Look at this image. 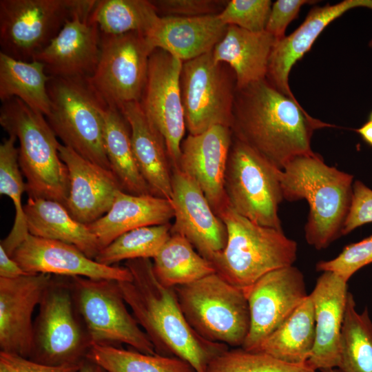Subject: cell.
<instances>
[{"instance_id": "cell-13", "label": "cell", "mask_w": 372, "mask_h": 372, "mask_svg": "<svg viewBox=\"0 0 372 372\" xmlns=\"http://www.w3.org/2000/svg\"><path fill=\"white\" fill-rule=\"evenodd\" d=\"M101 34L99 61L87 81L106 107L120 110L125 104L141 101L154 50L141 32Z\"/></svg>"}, {"instance_id": "cell-17", "label": "cell", "mask_w": 372, "mask_h": 372, "mask_svg": "<svg viewBox=\"0 0 372 372\" xmlns=\"http://www.w3.org/2000/svg\"><path fill=\"white\" fill-rule=\"evenodd\" d=\"M96 1L76 11L57 36L33 61L41 62L52 77L87 79L98 65L101 49V32L90 20Z\"/></svg>"}, {"instance_id": "cell-8", "label": "cell", "mask_w": 372, "mask_h": 372, "mask_svg": "<svg viewBox=\"0 0 372 372\" xmlns=\"http://www.w3.org/2000/svg\"><path fill=\"white\" fill-rule=\"evenodd\" d=\"M92 345L75 306L70 277L52 276L34 320L28 359L50 366L81 365Z\"/></svg>"}, {"instance_id": "cell-31", "label": "cell", "mask_w": 372, "mask_h": 372, "mask_svg": "<svg viewBox=\"0 0 372 372\" xmlns=\"http://www.w3.org/2000/svg\"><path fill=\"white\" fill-rule=\"evenodd\" d=\"M50 79L41 62L23 61L0 52V99L2 103L17 98L47 116L50 112L47 88Z\"/></svg>"}, {"instance_id": "cell-33", "label": "cell", "mask_w": 372, "mask_h": 372, "mask_svg": "<svg viewBox=\"0 0 372 372\" xmlns=\"http://www.w3.org/2000/svg\"><path fill=\"white\" fill-rule=\"evenodd\" d=\"M90 20L102 34L119 35L132 32L147 34L157 23L158 14L152 1H96Z\"/></svg>"}, {"instance_id": "cell-21", "label": "cell", "mask_w": 372, "mask_h": 372, "mask_svg": "<svg viewBox=\"0 0 372 372\" xmlns=\"http://www.w3.org/2000/svg\"><path fill=\"white\" fill-rule=\"evenodd\" d=\"M59 153L69 174L65 207L74 219L90 225L110 210L116 194L123 189L112 170L83 158L61 143Z\"/></svg>"}, {"instance_id": "cell-18", "label": "cell", "mask_w": 372, "mask_h": 372, "mask_svg": "<svg viewBox=\"0 0 372 372\" xmlns=\"http://www.w3.org/2000/svg\"><path fill=\"white\" fill-rule=\"evenodd\" d=\"M233 133L230 127L215 125L183 140L178 167L201 188L214 211L229 205L225 187V173Z\"/></svg>"}, {"instance_id": "cell-34", "label": "cell", "mask_w": 372, "mask_h": 372, "mask_svg": "<svg viewBox=\"0 0 372 372\" xmlns=\"http://www.w3.org/2000/svg\"><path fill=\"white\" fill-rule=\"evenodd\" d=\"M340 372H372V321L366 308L355 309L353 295L349 292L342 328Z\"/></svg>"}, {"instance_id": "cell-5", "label": "cell", "mask_w": 372, "mask_h": 372, "mask_svg": "<svg viewBox=\"0 0 372 372\" xmlns=\"http://www.w3.org/2000/svg\"><path fill=\"white\" fill-rule=\"evenodd\" d=\"M218 216L226 227L227 240L210 262L231 285L245 291L267 273L292 266L296 261L297 242L282 229L256 224L229 205Z\"/></svg>"}, {"instance_id": "cell-44", "label": "cell", "mask_w": 372, "mask_h": 372, "mask_svg": "<svg viewBox=\"0 0 372 372\" xmlns=\"http://www.w3.org/2000/svg\"><path fill=\"white\" fill-rule=\"evenodd\" d=\"M0 362L12 372H78L81 365L50 366L17 355L0 352Z\"/></svg>"}, {"instance_id": "cell-2", "label": "cell", "mask_w": 372, "mask_h": 372, "mask_svg": "<svg viewBox=\"0 0 372 372\" xmlns=\"http://www.w3.org/2000/svg\"><path fill=\"white\" fill-rule=\"evenodd\" d=\"M131 281H118L125 301L156 353L179 358L196 372H207L209 362L229 349L201 338L189 324L174 288L164 287L156 278L149 258L125 262Z\"/></svg>"}, {"instance_id": "cell-49", "label": "cell", "mask_w": 372, "mask_h": 372, "mask_svg": "<svg viewBox=\"0 0 372 372\" xmlns=\"http://www.w3.org/2000/svg\"><path fill=\"white\" fill-rule=\"evenodd\" d=\"M321 372H340L337 368L323 369L320 371Z\"/></svg>"}, {"instance_id": "cell-36", "label": "cell", "mask_w": 372, "mask_h": 372, "mask_svg": "<svg viewBox=\"0 0 372 372\" xmlns=\"http://www.w3.org/2000/svg\"><path fill=\"white\" fill-rule=\"evenodd\" d=\"M87 358L107 372H196L175 356L146 354L110 344H92Z\"/></svg>"}, {"instance_id": "cell-35", "label": "cell", "mask_w": 372, "mask_h": 372, "mask_svg": "<svg viewBox=\"0 0 372 372\" xmlns=\"http://www.w3.org/2000/svg\"><path fill=\"white\" fill-rule=\"evenodd\" d=\"M17 138L9 136L0 145V194L8 196L12 201L15 216L12 227L8 236L1 240L0 245L12 256L16 249L30 234L27 226L22 194L26 192L18 161Z\"/></svg>"}, {"instance_id": "cell-48", "label": "cell", "mask_w": 372, "mask_h": 372, "mask_svg": "<svg viewBox=\"0 0 372 372\" xmlns=\"http://www.w3.org/2000/svg\"><path fill=\"white\" fill-rule=\"evenodd\" d=\"M0 372H12L6 366L0 362Z\"/></svg>"}, {"instance_id": "cell-10", "label": "cell", "mask_w": 372, "mask_h": 372, "mask_svg": "<svg viewBox=\"0 0 372 372\" xmlns=\"http://www.w3.org/2000/svg\"><path fill=\"white\" fill-rule=\"evenodd\" d=\"M74 303L92 344H126L146 354L154 344L127 309L118 281L70 277Z\"/></svg>"}, {"instance_id": "cell-11", "label": "cell", "mask_w": 372, "mask_h": 372, "mask_svg": "<svg viewBox=\"0 0 372 372\" xmlns=\"http://www.w3.org/2000/svg\"><path fill=\"white\" fill-rule=\"evenodd\" d=\"M92 2L1 0L0 52L17 60L33 61L76 11Z\"/></svg>"}, {"instance_id": "cell-22", "label": "cell", "mask_w": 372, "mask_h": 372, "mask_svg": "<svg viewBox=\"0 0 372 372\" xmlns=\"http://www.w3.org/2000/svg\"><path fill=\"white\" fill-rule=\"evenodd\" d=\"M347 282L336 273L324 271L310 293L315 313V343L307 363L313 369L337 368L348 297Z\"/></svg>"}, {"instance_id": "cell-43", "label": "cell", "mask_w": 372, "mask_h": 372, "mask_svg": "<svg viewBox=\"0 0 372 372\" xmlns=\"http://www.w3.org/2000/svg\"><path fill=\"white\" fill-rule=\"evenodd\" d=\"M314 1L278 0L272 3L265 30L273 35L277 41L284 39L289 24L298 15L300 8Z\"/></svg>"}, {"instance_id": "cell-1", "label": "cell", "mask_w": 372, "mask_h": 372, "mask_svg": "<svg viewBox=\"0 0 372 372\" xmlns=\"http://www.w3.org/2000/svg\"><path fill=\"white\" fill-rule=\"evenodd\" d=\"M333 126L311 117L267 78L236 88L233 136L280 169L297 156L314 154L311 147L314 130Z\"/></svg>"}, {"instance_id": "cell-24", "label": "cell", "mask_w": 372, "mask_h": 372, "mask_svg": "<svg viewBox=\"0 0 372 372\" xmlns=\"http://www.w3.org/2000/svg\"><path fill=\"white\" fill-rule=\"evenodd\" d=\"M227 28L218 14L160 17L145 37L153 50H163L185 62L211 52Z\"/></svg>"}, {"instance_id": "cell-32", "label": "cell", "mask_w": 372, "mask_h": 372, "mask_svg": "<svg viewBox=\"0 0 372 372\" xmlns=\"http://www.w3.org/2000/svg\"><path fill=\"white\" fill-rule=\"evenodd\" d=\"M153 270L165 287L187 285L216 273L213 264L198 251L184 236L171 234L153 258Z\"/></svg>"}, {"instance_id": "cell-19", "label": "cell", "mask_w": 372, "mask_h": 372, "mask_svg": "<svg viewBox=\"0 0 372 372\" xmlns=\"http://www.w3.org/2000/svg\"><path fill=\"white\" fill-rule=\"evenodd\" d=\"M28 273L131 281L126 267L107 266L87 257L75 246L29 234L11 256Z\"/></svg>"}, {"instance_id": "cell-9", "label": "cell", "mask_w": 372, "mask_h": 372, "mask_svg": "<svg viewBox=\"0 0 372 372\" xmlns=\"http://www.w3.org/2000/svg\"><path fill=\"white\" fill-rule=\"evenodd\" d=\"M280 173L279 168L233 136L225 180L229 206L256 224L282 229Z\"/></svg>"}, {"instance_id": "cell-4", "label": "cell", "mask_w": 372, "mask_h": 372, "mask_svg": "<svg viewBox=\"0 0 372 372\" xmlns=\"http://www.w3.org/2000/svg\"><path fill=\"white\" fill-rule=\"evenodd\" d=\"M0 109V125L19 140L18 161L30 197L65 205L70 189L68 170L59 153L60 143L45 116L17 98Z\"/></svg>"}, {"instance_id": "cell-42", "label": "cell", "mask_w": 372, "mask_h": 372, "mask_svg": "<svg viewBox=\"0 0 372 372\" xmlns=\"http://www.w3.org/2000/svg\"><path fill=\"white\" fill-rule=\"evenodd\" d=\"M372 223V189L360 180L353 185L351 207L344 221L342 236L366 223Z\"/></svg>"}, {"instance_id": "cell-16", "label": "cell", "mask_w": 372, "mask_h": 372, "mask_svg": "<svg viewBox=\"0 0 372 372\" xmlns=\"http://www.w3.org/2000/svg\"><path fill=\"white\" fill-rule=\"evenodd\" d=\"M174 223L171 234L186 238L197 251L211 260L227 243V229L198 183L179 168L172 174Z\"/></svg>"}, {"instance_id": "cell-30", "label": "cell", "mask_w": 372, "mask_h": 372, "mask_svg": "<svg viewBox=\"0 0 372 372\" xmlns=\"http://www.w3.org/2000/svg\"><path fill=\"white\" fill-rule=\"evenodd\" d=\"M316 337L314 307L310 294L254 351L295 364L305 363Z\"/></svg>"}, {"instance_id": "cell-26", "label": "cell", "mask_w": 372, "mask_h": 372, "mask_svg": "<svg viewBox=\"0 0 372 372\" xmlns=\"http://www.w3.org/2000/svg\"><path fill=\"white\" fill-rule=\"evenodd\" d=\"M174 218L171 201L154 195H133L119 190L110 210L87 225L101 249L129 231L169 223Z\"/></svg>"}, {"instance_id": "cell-39", "label": "cell", "mask_w": 372, "mask_h": 372, "mask_svg": "<svg viewBox=\"0 0 372 372\" xmlns=\"http://www.w3.org/2000/svg\"><path fill=\"white\" fill-rule=\"evenodd\" d=\"M270 0H230L218 14L226 25H236L254 32L265 30L271 11Z\"/></svg>"}, {"instance_id": "cell-7", "label": "cell", "mask_w": 372, "mask_h": 372, "mask_svg": "<svg viewBox=\"0 0 372 372\" xmlns=\"http://www.w3.org/2000/svg\"><path fill=\"white\" fill-rule=\"evenodd\" d=\"M47 88L50 112L45 117L56 137L83 158L111 170L104 143L106 106L87 79L50 76Z\"/></svg>"}, {"instance_id": "cell-25", "label": "cell", "mask_w": 372, "mask_h": 372, "mask_svg": "<svg viewBox=\"0 0 372 372\" xmlns=\"http://www.w3.org/2000/svg\"><path fill=\"white\" fill-rule=\"evenodd\" d=\"M120 111L129 123L134 154L143 178L154 196L171 200L172 167L163 137L140 102L125 104Z\"/></svg>"}, {"instance_id": "cell-14", "label": "cell", "mask_w": 372, "mask_h": 372, "mask_svg": "<svg viewBox=\"0 0 372 372\" xmlns=\"http://www.w3.org/2000/svg\"><path fill=\"white\" fill-rule=\"evenodd\" d=\"M183 63L169 53L155 49L149 56L147 82L140 101L165 140L172 169L178 167L186 129L180 89Z\"/></svg>"}, {"instance_id": "cell-38", "label": "cell", "mask_w": 372, "mask_h": 372, "mask_svg": "<svg viewBox=\"0 0 372 372\" xmlns=\"http://www.w3.org/2000/svg\"><path fill=\"white\" fill-rule=\"evenodd\" d=\"M207 372H316L307 362H287L269 355L245 351L241 347L227 349L209 364Z\"/></svg>"}, {"instance_id": "cell-12", "label": "cell", "mask_w": 372, "mask_h": 372, "mask_svg": "<svg viewBox=\"0 0 372 372\" xmlns=\"http://www.w3.org/2000/svg\"><path fill=\"white\" fill-rule=\"evenodd\" d=\"M180 89L189 134L215 125L231 127L236 76L227 64L214 61L212 51L183 62Z\"/></svg>"}, {"instance_id": "cell-37", "label": "cell", "mask_w": 372, "mask_h": 372, "mask_svg": "<svg viewBox=\"0 0 372 372\" xmlns=\"http://www.w3.org/2000/svg\"><path fill=\"white\" fill-rule=\"evenodd\" d=\"M169 223L139 227L117 237L100 250L94 260L114 266L122 260L154 258L171 236Z\"/></svg>"}, {"instance_id": "cell-41", "label": "cell", "mask_w": 372, "mask_h": 372, "mask_svg": "<svg viewBox=\"0 0 372 372\" xmlns=\"http://www.w3.org/2000/svg\"><path fill=\"white\" fill-rule=\"evenodd\" d=\"M152 2L161 17H195L219 14L225 7L227 1L158 0Z\"/></svg>"}, {"instance_id": "cell-20", "label": "cell", "mask_w": 372, "mask_h": 372, "mask_svg": "<svg viewBox=\"0 0 372 372\" xmlns=\"http://www.w3.org/2000/svg\"><path fill=\"white\" fill-rule=\"evenodd\" d=\"M52 278L48 273L0 278L1 352L29 358L33 338L32 314Z\"/></svg>"}, {"instance_id": "cell-23", "label": "cell", "mask_w": 372, "mask_h": 372, "mask_svg": "<svg viewBox=\"0 0 372 372\" xmlns=\"http://www.w3.org/2000/svg\"><path fill=\"white\" fill-rule=\"evenodd\" d=\"M357 7L372 10V0H344L312 8L294 32L276 43L268 65V81L282 94L297 101L289 85L291 68L311 49L316 39L330 23Z\"/></svg>"}, {"instance_id": "cell-27", "label": "cell", "mask_w": 372, "mask_h": 372, "mask_svg": "<svg viewBox=\"0 0 372 372\" xmlns=\"http://www.w3.org/2000/svg\"><path fill=\"white\" fill-rule=\"evenodd\" d=\"M277 42L264 30L254 32L227 25L222 39L212 50L215 61L227 64L234 71L236 88L267 78L269 59Z\"/></svg>"}, {"instance_id": "cell-28", "label": "cell", "mask_w": 372, "mask_h": 372, "mask_svg": "<svg viewBox=\"0 0 372 372\" xmlns=\"http://www.w3.org/2000/svg\"><path fill=\"white\" fill-rule=\"evenodd\" d=\"M24 213L32 236L72 245L94 260L101 250L88 225L74 219L61 203L28 196Z\"/></svg>"}, {"instance_id": "cell-15", "label": "cell", "mask_w": 372, "mask_h": 372, "mask_svg": "<svg viewBox=\"0 0 372 372\" xmlns=\"http://www.w3.org/2000/svg\"><path fill=\"white\" fill-rule=\"evenodd\" d=\"M250 328L242 349L254 351L309 296L303 273L289 266L264 275L245 291Z\"/></svg>"}, {"instance_id": "cell-47", "label": "cell", "mask_w": 372, "mask_h": 372, "mask_svg": "<svg viewBox=\"0 0 372 372\" xmlns=\"http://www.w3.org/2000/svg\"><path fill=\"white\" fill-rule=\"evenodd\" d=\"M78 372H107L99 364L86 358L81 364Z\"/></svg>"}, {"instance_id": "cell-40", "label": "cell", "mask_w": 372, "mask_h": 372, "mask_svg": "<svg viewBox=\"0 0 372 372\" xmlns=\"http://www.w3.org/2000/svg\"><path fill=\"white\" fill-rule=\"evenodd\" d=\"M371 263H372V235L345 246L335 258L318 262L316 270L333 272L348 282L356 271Z\"/></svg>"}, {"instance_id": "cell-45", "label": "cell", "mask_w": 372, "mask_h": 372, "mask_svg": "<svg viewBox=\"0 0 372 372\" xmlns=\"http://www.w3.org/2000/svg\"><path fill=\"white\" fill-rule=\"evenodd\" d=\"M29 274L0 245V278L12 279Z\"/></svg>"}, {"instance_id": "cell-46", "label": "cell", "mask_w": 372, "mask_h": 372, "mask_svg": "<svg viewBox=\"0 0 372 372\" xmlns=\"http://www.w3.org/2000/svg\"><path fill=\"white\" fill-rule=\"evenodd\" d=\"M363 140L372 146V121L369 120L362 126L356 130Z\"/></svg>"}, {"instance_id": "cell-29", "label": "cell", "mask_w": 372, "mask_h": 372, "mask_svg": "<svg viewBox=\"0 0 372 372\" xmlns=\"http://www.w3.org/2000/svg\"><path fill=\"white\" fill-rule=\"evenodd\" d=\"M103 117L106 154L123 191L133 195H154L138 167L127 119L119 110L108 107Z\"/></svg>"}, {"instance_id": "cell-3", "label": "cell", "mask_w": 372, "mask_h": 372, "mask_svg": "<svg viewBox=\"0 0 372 372\" xmlns=\"http://www.w3.org/2000/svg\"><path fill=\"white\" fill-rule=\"evenodd\" d=\"M284 200L304 199L307 242L318 250L342 236L353 196V176L327 165L316 153L297 156L280 169Z\"/></svg>"}, {"instance_id": "cell-6", "label": "cell", "mask_w": 372, "mask_h": 372, "mask_svg": "<svg viewBox=\"0 0 372 372\" xmlns=\"http://www.w3.org/2000/svg\"><path fill=\"white\" fill-rule=\"evenodd\" d=\"M183 313L203 339L242 347L250 328L247 298L216 272L174 287Z\"/></svg>"}, {"instance_id": "cell-50", "label": "cell", "mask_w": 372, "mask_h": 372, "mask_svg": "<svg viewBox=\"0 0 372 372\" xmlns=\"http://www.w3.org/2000/svg\"><path fill=\"white\" fill-rule=\"evenodd\" d=\"M369 118H370L369 120L372 121V112H371V114L369 116Z\"/></svg>"}]
</instances>
